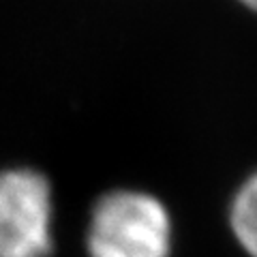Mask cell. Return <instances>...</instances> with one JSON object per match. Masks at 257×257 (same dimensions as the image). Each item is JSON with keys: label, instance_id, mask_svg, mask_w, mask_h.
<instances>
[{"label": "cell", "instance_id": "6da1fadb", "mask_svg": "<svg viewBox=\"0 0 257 257\" xmlns=\"http://www.w3.org/2000/svg\"><path fill=\"white\" fill-rule=\"evenodd\" d=\"M172 244V214L148 191H109L96 199L88 216L90 257H170Z\"/></svg>", "mask_w": 257, "mask_h": 257}, {"label": "cell", "instance_id": "3957f363", "mask_svg": "<svg viewBox=\"0 0 257 257\" xmlns=\"http://www.w3.org/2000/svg\"><path fill=\"white\" fill-rule=\"evenodd\" d=\"M229 229L248 257H257V172L234 191L227 210Z\"/></svg>", "mask_w": 257, "mask_h": 257}, {"label": "cell", "instance_id": "7a4b0ae2", "mask_svg": "<svg viewBox=\"0 0 257 257\" xmlns=\"http://www.w3.org/2000/svg\"><path fill=\"white\" fill-rule=\"evenodd\" d=\"M54 191L39 170L0 172V257H50Z\"/></svg>", "mask_w": 257, "mask_h": 257}, {"label": "cell", "instance_id": "277c9868", "mask_svg": "<svg viewBox=\"0 0 257 257\" xmlns=\"http://www.w3.org/2000/svg\"><path fill=\"white\" fill-rule=\"evenodd\" d=\"M236 3H240L242 7H246L248 11H253V13H257V0H236Z\"/></svg>", "mask_w": 257, "mask_h": 257}]
</instances>
